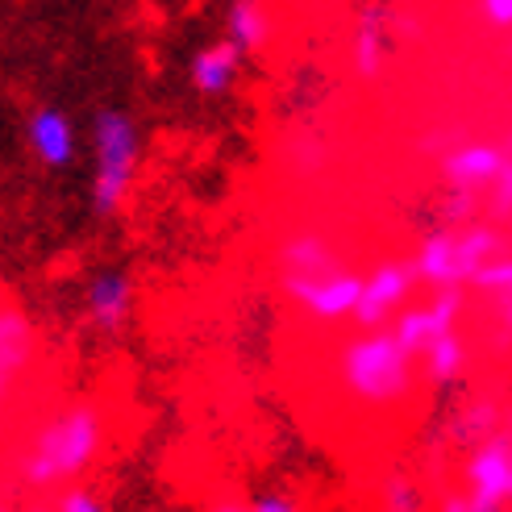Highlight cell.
I'll list each match as a JSON object with an SVG mask.
<instances>
[{"instance_id":"cell-1","label":"cell","mask_w":512,"mask_h":512,"mask_svg":"<svg viewBox=\"0 0 512 512\" xmlns=\"http://www.w3.org/2000/svg\"><path fill=\"white\" fill-rule=\"evenodd\" d=\"M105 413L92 400H71L63 408H55L25 446L13 454V483L21 492H63L75 479H84L96 458L105 454Z\"/></svg>"},{"instance_id":"cell-2","label":"cell","mask_w":512,"mask_h":512,"mask_svg":"<svg viewBox=\"0 0 512 512\" xmlns=\"http://www.w3.org/2000/svg\"><path fill=\"white\" fill-rule=\"evenodd\" d=\"M413 363L417 354H408V346L396 338L392 325L358 329L338 350V383L346 396H354L367 408H396L413 396V383H417Z\"/></svg>"},{"instance_id":"cell-3","label":"cell","mask_w":512,"mask_h":512,"mask_svg":"<svg viewBox=\"0 0 512 512\" xmlns=\"http://www.w3.org/2000/svg\"><path fill=\"white\" fill-rule=\"evenodd\" d=\"M142 159V130L125 109H100L92 117V188L88 209L96 221H113L125 209Z\"/></svg>"},{"instance_id":"cell-4","label":"cell","mask_w":512,"mask_h":512,"mask_svg":"<svg viewBox=\"0 0 512 512\" xmlns=\"http://www.w3.org/2000/svg\"><path fill=\"white\" fill-rule=\"evenodd\" d=\"M367 275L354 267H329V271H279V292H284L304 317L313 321H354L358 300H363Z\"/></svg>"},{"instance_id":"cell-5","label":"cell","mask_w":512,"mask_h":512,"mask_svg":"<svg viewBox=\"0 0 512 512\" xmlns=\"http://www.w3.org/2000/svg\"><path fill=\"white\" fill-rule=\"evenodd\" d=\"M463 488L475 512H508L512 508V433H488L467 458Z\"/></svg>"},{"instance_id":"cell-6","label":"cell","mask_w":512,"mask_h":512,"mask_svg":"<svg viewBox=\"0 0 512 512\" xmlns=\"http://www.w3.org/2000/svg\"><path fill=\"white\" fill-rule=\"evenodd\" d=\"M417 284H421V275H417L413 259H388V263L371 267L367 284H363V300H358V313H354V325L358 329L392 325L408 309Z\"/></svg>"},{"instance_id":"cell-7","label":"cell","mask_w":512,"mask_h":512,"mask_svg":"<svg viewBox=\"0 0 512 512\" xmlns=\"http://www.w3.org/2000/svg\"><path fill=\"white\" fill-rule=\"evenodd\" d=\"M84 317L96 334H121L134 317V275L125 267H100L84 284Z\"/></svg>"},{"instance_id":"cell-8","label":"cell","mask_w":512,"mask_h":512,"mask_svg":"<svg viewBox=\"0 0 512 512\" xmlns=\"http://www.w3.org/2000/svg\"><path fill=\"white\" fill-rule=\"evenodd\" d=\"M458 313H463V288H438L425 304H413V309H404L392 329L396 338L408 346V354H425L433 342L450 329H458Z\"/></svg>"},{"instance_id":"cell-9","label":"cell","mask_w":512,"mask_h":512,"mask_svg":"<svg viewBox=\"0 0 512 512\" xmlns=\"http://www.w3.org/2000/svg\"><path fill=\"white\" fill-rule=\"evenodd\" d=\"M25 146L46 171H67L75 163V125L59 105H38L25 117Z\"/></svg>"},{"instance_id":"cell-10","label":"cell","mask_w":512,"mask_h":512,"mask_svg":"<svg viewBox=\"0 0 512 512\" xmlns=\"http://www.w3.org/2000/svg\"><path fill=\"white\" fill-rule=\"evenodd\" d=\"M392 50V9L383 0H367L363 13L354 21V38H350V67L358 80H379L383 63Z\"/></svg>"},{"instance_id":"cell-11","label":"cell","mask_w":512,"mask_h":512,"mask_svg":"<svg viewBox=\"0 0 512 512\" xmlns=\"http://www.w3.org/2000/svg\"><path fill=\"white\" fill-rule=\"evenodd\" d=\"M242 63H246L242 46H234L229 38L204 42L196 55L188 59V84H192V92L204 96V100H221V96L234 92L238 75H242Z\"/></svg>"},{"instance_id":"cell-12","label":"cell","mask_w":512,"mask_h":512,"mask_svg":"<svg viewBox=\"0 0 512 512\" xmlns=\"http://www.w3.org/2000/svg\"><path fill=\"white\" fill-rule=\"evenodd\" d=\"M508 155L496 142H463L458 150L442 159V179L450 192H479V188H492L496 179L504 175Z\"/></svg>"},{"instance_id":"cell-13","label":"cell","mask_w":512,"mask_h":512,"mask_svg":"<svg viewBox=\"0 0 512 512\" xmlns=\"http://www.w3.org/2000/svg\"><path fill=\"white\" fill-rule=\"evenodd\" d=\"M30 358H34V325L21 304L5 300V309H0V379H5V392H13V383L25 375Z\"/></svg>"},{"instance_id":"cell-14","label":"cell","mask_w":512,"mask_h":512,"mask_svg":"<svg viewBox=\"0 0 512 512\" xmlns=\"http://www.w3.org/2000/svg\"><path fill=\"white\" fill-rule=\"evenodd\" d=\"M454 246H458V229L442 225V229H429V234L417 242V250H413L421 284H429L433 292L438 288H458L454 284Z\"/></svg>"},{"instance_id":"cell-15","label":"cell","mask_w":512,"mask_h":512,"mask_svg":"<svg viewBox=\"0 0 512 512\" xmlns=\"http://www.w3.org/2000/svg\"><path fill=\"white\" fill-rule=\"evenodd\" d=\"M500 254V234L492 225H463L458 229V246H454V284L467 288L475 284V275L488 267Z\"/></svg>"},{"instance_id":"cell-16","label":"cell","mask_w":512,"mask_h":512,"mask_svg":"<svg viewBox=\"0 0 512 512\" xmlns=\"http://www.w3.org/2000/svg\"><path fill=\"white\" fill-rule=\"evenodd\" d=\"M225 38L242 46V55H259L271 38V21H267V9L263 0H229L225 5Z\"/></svg>"},{"instance_id":"cell-17","label":"cell","mask_w":512,"mask_h":512,"mask_svg":"<svg viewBox=\"0 0 512 512\" xmlns=\"http://www.w3.org/2000/svg\"><path fill=\"white\" fill-rule=\"evenodd\" d=\"M275 263H279V271H329V267H342L338 250L329 246L321 234H288L284 242L275 246Z\"/></svg>"},{"instance_id":"cell-18","label":"cell","mask_w":512,"mask_h":512,"mask_svg":"<svg viewBox=\"0 0 512 512\" xmlns=\"http://www.w3.org/2000/svg\"><path fill=\"white\" fill-rule=\"evenodd\" d=\"M421 363H425V379L433 383V388L450 392L454 383L463 379V367H467V342H463V334H458V329L442 334L438 342L421 354Z\"/></svg>"},{"instance_id":"cell-19","label":"cell","mask_w":512,"mask_h":512,"mask_svg":"<svg viewBox=\"0 0 512 512\" xmlns=\"http://www.w3.org/2000/svg\"><path fill=\"white\" fill-rule=\"evenodd\" d=\"M379 512H425V492L404 471H392L379 488Z\"/></svg>"},{"instance_id":"cell-20","label":"cell","mask_w":512,"mask_h":512,"mask_svg":"<svg viewBox=\"0 0 512 512\" xmlns=\"http://www.w3.org/2000/svg\"><path fill=\"white\" fill-rule=\"evenodd\" d=\"M488 433H496V404L492 400H479V404L463 408V417L454 421V438L463 446H479Z\"/></svg>"},{"instance_id":"cell-21","label":"cell","mask_w":512,"mask_h":512,"mask_svg":"<svg viewBox=\"0 0 512 512\" xmlns=\"http://www.w3.org/2000/svg\"><path fill=\"white\" fill-rule=\"evenodd\" d=\"M50 512H109V504L96 488H88V483H71V488H63L55 496Z\"/></svg>"},{"instance_id":"cell-22","label":"cell","mask_w":512,"mask_h":512,"mask_svg":"<svg viewBox=\"0 0 512 512\" xmlns=\"http://www.w3.org/2000/svg\"><path fill=\"white\" fill-rule=\"evenodd\" d=\"M471 288L488 292V296H512V254H504V259L496 254V259L475 275V284H471Z\"/></svg>"},{"instance_id":"cell-23","label":"cell","mask_w":512,"mask_h":512,"mask_svg":"<svg viewBox=\"0 0 512 512\" xmlns=\"http://www.w3.org/2000/svg\"><path fill=\"white\" fill-rule=\"evenodd\" d=\"M250 512H304V508L288 492H259V496H250Z\"/></svg>"},{"instance_id":"cell-24","label":"cell","mask_w":512,"mask_h":512,"mask_svg":"<svg viewBox=\"0 0 512 512\" xmlns=\"http://www.w3.org/2000/svg\"><path fill=\"white\" fill-rule=\"evenodd\" d=\"M479 17L492 30H512V0H479Z\"/></svg>"},{"instance_id":"cell-25","label":"cell","mask_w":512,"mask_h":512,"mask_svg":"<svg viewBox=\"0 0 512 512\" xmlns=\"http://www.w3.org/2000/svg\"><path fill=\"white\" fill-rule=\"evenodd\" d=\"M512 346V296H496V350Z\"/></svg>"},{"instance_id":"cell-26","label":"cell","mask_w":512,"mask_h":512,"mask_svg":"<svg viewBox=\"0 0 512 512\" xmlns=\"http://www.w3.org/2000/svg\"><path fill=\"white\" fill-rule=\"evenodd\" d=\"M496 196H492V209H496V217H504L508 209H512V159H508V167H504V175L496 179Z\"/></svg>"},{"instance_id":"cell-27","label":"cell","mask_w":512,"mask_h":512,"mask_svg":"<svg viewBox=\"0 0 512 512\" xmlns=\"http://www.w3.org/2000/svg\"><path fill=\"white\" fill-rule=\"evenodd\" d=\"M204 512H250V500L238 496V492H221V496H213L209 504H204Z\"/></svg>"},{"instance_id":"cell-28","label":"cell","mask_w":512,"mask_h":512,"mask_svg":"<svg viewBox=\"0 0 512 512\" xmlns=\"http://www.w3.org/2000/svg\"><path fill=\"white\" fill-rule=\"evenodd\" d=\"M433 512H475V508H471V496H467V488H463V492H446Z\"/></svg>"},{"instance_id":"cell-29","label":"cell","mask_w":512,"mask_h":512,"mask_svg":"<svg viewBox=\"0 0 512 512\" xmlns=\"http://www.w3.org/2000/svg\"><path fill=\"white\" fill-rule=\"evenodd\" d=\"M504 429H508V433H512V408H508V421H504Z\"/></svg>"}]
</instances>
